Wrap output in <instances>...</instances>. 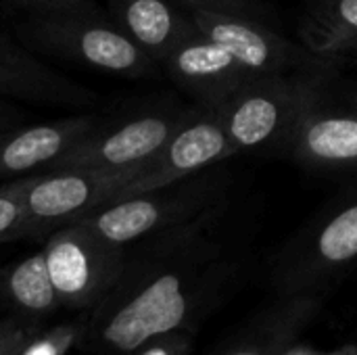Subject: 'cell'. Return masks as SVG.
<instances>
[{"instance_id":"obj_3","label":"cell","mask_w":357,"mask_h":355,"mask_svg":"<svg viewBox=\"0 0 357 355\" xmlns=\"http://www.w3.org/2000/svg\"><path fill=\"white\" fill-rule=\"evenodd\" d=\"M228 192L230 176L220 163L180 182L107 203L82 222L107 243L130 247L228 205Z\"/></svg>"},{"instance_id":"obj_15","label":"cell","mask_w":357,"mask_h":355,"mask_svg":"<svg viewBox=\"0 0 357 355\" xmlns=\"http://www.w3.org/2000/svg\"><path fill=\"white\" fill-rule=\"evenodd\" d=\"M111 19L159 65L186 38L199 33L188 8L174 0H109Z\"/></svg>"},{"instance_id":"obj_16","label":"cell","mask_w":357,"mask_h":355,"mask_svg":"<svg viewBox=\"0 0 357 355\" xmlns=\"http://www.w3.org/2000/svg\"><path fill=\"white\" fill-rule=\"evenodd\" d=\"M61 310L42 249L0 270V320L44 326Z\"/></svg>"},{"instance_id":"obj_2","label":"cell","mask_w":357,"mask_h":355,"mask_svg":"<svg viewBox=\"0 0 357 355\" xmlns=\"http://www.w3.org/2000/svg\"><path fill=\"white\" fill-rule=\"evenodd\" d=\"M249 77L222 105L220 115L236 155H287L303 111L324 71Z\"/></svg>"},{"instance_id":"obj_18","label":"cell","mask_w":357,"mask_h":355,"mask_svg":"<svg viewBox=\"0 0 357 355\" xmlns=\"http://www.w3.org/2000/svg\"><path fill=\"white\" fill-rule=\"evenodd\" d=\"M320 308V295H293L266 314L257 331H253L238 347L224 355H282L295 335L307 324Z\"/></svg>"},{"instance_id":"obj_4","label":"cell","mask_w":357,"mask_h":355,"mask_svg":"<svg viewBox=\"0 0 357 355\" xmlns=\"http://www.w3.org/2000/svg\"><path fill=\"white\" fill-rule=\"evenodd\" d=\"M357 264V184L324 205L278 253L272 285L282 297L318 295Z\"/></svg>"},{"instance_id":"obj_20","label":"cell","mask_w":357,"mask_h":355,"mask_svg":"<svg viewBox=\"0 0 357 355\" xmlns=\"http://www.w3.org/2000/svg\"><path fill=\"white\" fill-rule=\"evenodd\" d=\"M33 176L17 178L15 182L0 186V243L21 239V226L25 216L23 199Z\"/></svg>"},{"instance_id":"obj_9","label":"cell","mask_w":357,"mask_h":355,"mask_svg":"<svg viewBox=\"0 0 357 355\" xmlns=\"http://www.w3.org/2000/svg\"><path fill=\"white\" fill-rule=\"evenodd\" d=\"M136 172L107 169H61L36 174L23 205L21 239L52 234L63 226L86 220L90 213L111 203L128 186Z\"/></svg>"},{"instance_id":"obj_22","label":"cell","mask_w":357,"mask_h":355,"mask_svg":"<svg viewBox=\"0 0 357 355\" xmlns=\"http://www.w3.org/2000/svg\"><path fill=\"white\" fill-rule=\"evenodd\" d=\"M13 6L25 8L38 17H69V15H105L94 0H13Z\"/></svg>"},{"instance_id":"obj_8","label":"cell","mask_w":357,"mask_h":355,"mask_svg":"<svg viewBox=\"0 0 357 355\" xmlns=\"http://www.w3.org/2000/svg\"><path fill=\"white\" fill-rule=\"evenodd\" d=\"M190 111L192 107H174L146 111L119 123L100 121L96 130L52 161L46 172L107 169L136 172L140 176Z\"/></svg>"},{"instance_id":"obj_28","label":"cell","mask_w":357,"mask_h":355,"mask_svg":"<svg viewBox=\"0 0 357 355\" xmlns=\"http://www.w3.org/2000/svg\"><path fill=\"white\" fill-rule=\"evenodd\" d=\"M4 2H6V4H13V0H4Z\"/></svg>"},{"instance_id":"obj_11","label":"cell","mask_w":357,"mask_h":355,"mask_svg":"<svg viewBox=\"0 0 357 355\" xmlns=\"http://www.w3.org/2000/svg\"><path fill=\"white\" fill-rule=\"evenodd\" d=\"M190 15L199 31L230 50L251 77L312 71L331 65L314 56L303 44H295L274 31L266 21L203 8L190 10Z\"/></svg>"},{"instance_id":"obj_25","label":"cell","mask_w":357,"mask_h":355,"mask_svg":"<svg viewBox=\"0 0 357 355\" xmlns=\"http://www.w3.org/2000/svg\"><path fill=\"white\" fill-rule=\"evenodd\" d=\"M10 128H15L13 115H10V111H8L6 107L0 105V132H2V130H10Z\"/></svg>"},{"instance_id":"obj_1","label":"cell","mask_w":357,"mask_h":355,"mask_svg":"<svg viewBox=\"0 0 357 355\" xmlns=\"http://www.w3.org/2000/svg\"><path fill=\"white\" fill-rule=\"evenodd\" d=\"M226 207L130 245L117 282L88 312L82 349L128 355L155 337L190 331L241 274L220 232Z\"/></svg>"},{"instance_id":"obj_14","label":"cell","mask_w":357,"mask_h":355,"mask_svg":"<svg viewBox=\"0 0 357 355\" xmlns=\"http://www.w3.org/2000/svg\"><path fill=\"white\" fill-rule=\"evenodd\" d=\"M0 94L33 105L92 107L98 96L90 88L48 69L31 50L0 33Z\"/></svg>"},{"instance_id":"obj_6","label":"cell","mask_w":357,"mask_h":355,"mask_svg":"<svg viewBox=\"0 0 357 355\" xmlns=\"http://www.w3.org/2000/svg\"><path fill=\"white\" fill-rule=\"evenodd\" d=\"M128 247L100 239L86 222L48 234L42 247L52 289L63 310L90 312L117 282Z\"/></svg>"},{"instance_id":"obj_26","label":"cell","mask_w":357,"mask_h":355,"mask_svg":"<svg viewBox=\"0 0 357 355\" xmlns=\"http://www.w3.org/2000/svg\"><path fill=\"white\" fill-rule=\"evenodd\" d=\"M333 355H357V345H347L339 352H333Z\"/></svg>"},{"instance_id":"obj_13","label":"cell","mask_w":357,"mask_h":355,"mask_svg":"<svg viewBox=\"0 0 357 355\" xmlns=\"http://www.w3.org/2000/svg\"><path fill=\"white\" fill-rule=\"evenodd\" d=\"M100 117L79 115L59 121L10 128L0 132V182L33 176L48 169L82 138L100 126Z\"/></svg>"},{"instance_id":"obj_17","label":"cell","mask_w":357,"mask_h":355,"mask_svg":"<svg viewBox=\"0 0 357 355\" xmlns=\"http://www.w3.org/2000/svg\"><path fill=\"white\" fill-rule=\"evenodd\" d=\"M299 33L303 46L331 65L357 59V0H318Z\"/></svg>"},{"instance_id":"obj_10","label":"cell","mask_w":357,"mask_h":355,"mask_svg":"<svg viewBox=\"0 0 357 355\" xmlns=\"http://www.w3.org/2000/svg\"><path fill=\"white\" fill-rule=\"evenodd\" d=\"M234 155L220 107L195 105L161 151L144 165L142 174L123 186L113 201L180 182L203 169L220 165Z\"/></svg>"},{"instance_id":"obj_27","label":"cell","mask_w":357,"mask_h":355,"mask_svg":"<svg viewBox=\"0 0 357 355\" xmlns=\"http://www.w3.org/2000/svg\"><path fill=\"white\" fill-rule=\"evenodd\" d=\"M17 347H19V345H17ZM17 347H13V349H4V352H0V355H10L15 349H17Z\"/></svg>"},{"instance_id":"obj_23","label":"cell","mask_w":357,"mask_h":355,"mask_svg":"<svg viewBox=\"0 0 357 355\" xmlns=\"http://www.w3.org/2000/svg\"><path fill=\"white\" fill-rule=\"evenodd\" d=\"M128 355H190V335L188 331L161 335L142 343Z\"/></svg>"},{"instance_id":"obj_12","label":"cell","mask_w":357,"mask_h":355,"mask_svg":"<svg viewBox=\"0 0 357 355\" xmlns=\"http://www.w3.org/2000/svg\"><path fill=\"white\" fill-rule=\"evenodd\" d=\"M161 69L205 107H220L251 77L230 50L201 31L176 46Z\"/></svg>"},{"instance_id":"obj_5","label":"cell","mask_w":357,"mask_h":355,"mask_svg":"<svg viewBox=\"0 0 357 355\" xmlns=\"http://www.w3.org/2000/svg\"><path fill=\"white\" fill-rule=\"evenodd\" d=\"M19 40L29 48L77 65L123 77H153L161 65L151 59L111 17L29 15L17 23Z\"/></svg>"},{"instance_id":"obj_7","label":"cell","mask_w":357,"mask_h":355,"mask_svg":"<svg viewBox=\"0 0 357 355\" xmlns=\"http://www.w3.org/2000/svg\"><path fill=\"white\" fill-rule=\"evenodd\" d=\"M289 157L324 174L357 169V84L320 75Z\"/></svg>"},{"instance_id":"obj_24","label":"cell","mask_w":357,"mask_h":355,"mask_svg":"<svg viewBox=\"0 0 357 355\" xmlns=\"http://www.w3.org/2000/svg\"><path fill=\"white\" fill-rule=\"evenodd\" d=\"M282 355H333V354H320L312 347H305V345H291Z\"/></svg>"},{"instance_id":"obj_21","label":"cell","mask_w":357,"mask_h":355,"mask_svg":"<svg viewBox=\"0 0 357 355\" xmlns=\"http://www.w3.org/2000/svg\"><path fill=\"white\" fill-rule=\"evenodd\" d=\"M176 4L188 8V10H218V13H232V15H245L253 17L266 23H276L274 10L264 0H174Z\"/></svg>"},{"instance_id":"obj_19","label":"cell","mask_w":357,"mask_h":355,"mask_svg":"<svg viewBox=\"0 0 357 355\" xmlns=\"http://www.w3.org/2000/svg\"><path fill=\"white\" fill-rule=\"evenodd\" d=\"M88 331V312H77L75 318L54 326H40L10 355H67L73 347L84 345Z\"/></svg>"}]
</instances>
